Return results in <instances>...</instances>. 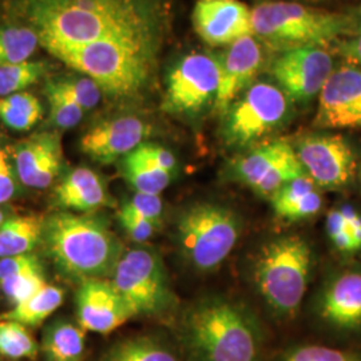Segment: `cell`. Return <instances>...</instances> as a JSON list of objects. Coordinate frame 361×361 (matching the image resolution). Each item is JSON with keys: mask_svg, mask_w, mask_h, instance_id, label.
I'll return each mask as SVG.
<instances>
[{"mask_svg": "<svg viewBox=\"0 0 361 361\" xmlns=\"http://www.w3.org/2000/svg\"><path fill=\"white\" fill-rule=\"evenodd\" d=\"M30 19L47 51L104 39H150L157 31L153 0H31Z\"/></svg>", "mask_w": 361, "mask_h": 361, "instance_id": "1", "label": "cell"}, {"mask_svg": "<svg viewBox=\"0 0 361 361\" xmlns=\"http://www.w3.org/2000/svg\"><path fill=\"white\" fill-rule=\"evenodd\" d=\"M42 238L58 269L83 281L113 274L123 255L116 235L95 216L54 214L44 221Z\"/></svg>", "mask_w": 361, "mask_h": 361, "instance_id": "2", "label": "cell"}, {"mask_svg": "<svg viewBox=\"0 0 361 361\" xmlns=\"http://www.w3.org/2000/svg\"><path fill=\"white\" fill-rule=\"evenodd\" d=\"M154 42L150 39H104L51 51L63 63L89 77L113 97L142 90L152 74Z\"/></svg>", "mask_w": 361, "mask_h": 361, "instance_id": "3", "label": "cell"}, {"mask_svg": "<svg viewBox=\"0 0 361 361\" xmlns=\"http://www.w3.org/2000/svg\"><path fill=\"white\" fill-rule=\"evenodd\" d=\"M253 37L274 51L323 47L350 32L356 22L344 13H328L295 1H261L252 8Z\"/></svg>", "mask_w": 361, "mask_h": 361, "instance_id": "4", "label": "cell"}, {"mask_svg": "<svg viewBox=\"0 0 361 361\" xmlns=\"http://www.w3.org/2000/svg\"><path fill=\"white\" fill-rule=\"evenodd\" d=\"M188 334L202 361H258L257 329L240 305L207 300L192 310Z\"/></svg>", "mask_w": 361, "mask_h": 361, "instance_id": "5", "label": "cell"}, {"mask_svg": "<svg viewBox=\"0 0 361 361\" xmlns=\"http://www.w3.org/2000/svg\"><path fill=\"white\" fill-rule=\"evenodd\" d=\"M310 245L298 235L271 241L259 252L255 280L273 310L293 314L307 292L310 271Z\"/></svg>", "mask_w": 361, "mask_h": 361, "instance_id": "6", "label": "cell"}, {"mask_svg": "<svg viewBox=\"0 0 361 361\" xmlns=\"http://www.w3.org/2000/svg\"><path fill=\"white\" fill-rule=\"evenodd\" d=\"M241 235V221L229 207L200 202L188 207L178 221L185 257L195 269L214 271L229 257Z\"/></svg>", "mask_w": 361, "mask_h": 361, "instance_id": "7", "label": "cell"}, {"mask_svg": "<svg viewBox=\"0 0 361 361\" xmlns=\"http://www.w3.org/2000/svg\"><path fill=\"white\" fill-rule=\"evenodd\" d=\"M290 114V99L271 82H253L225 113L224 141L246 147L280 129Z\"/></svg>", "mask_w": 361, "mask_h": 361, "instance_id": "8", "label": "cell"}, {"mask_svg": "<svg viewBox=\"0 0 361 361\" xmlns=\"http://www.w3.org/2000/svg\"><path fill=\"white\" fill-rule=\"evenodd\" d=\"M111 284L133 317L159 313L173 300L164 264L157 253L147 249L123 253L113 271Z\"/></svg>", "mask_w": 361, "mask_h": 361, "instance_id": "9", "label": "cell"}, {"mask_svg": "<svg viewBox=\"0 0 361 361\" xmlns=\"http://www.w3.org/2000/svg\"><path fill=\"white\" fill-rule=\"evenodd\" d=\"M219 85V55L207 52L185 55L169 73L162 109L177 116L200 114L214 104Z\"/></svg>", "mask_w": 361, "mask_h": 361, "instance_id": "10", "label": "cell"}, {"mask_svg": "<svg viewBox=\"0 0 361 361\" xmlns=\"http://www.w3.org/2000/svg\"><path fill=\"white\" fill-rule=\"evenodd\" d=\"M233 173L237 180L268 198L289 180L307 174L295 147L285 141L262 143L240 155L233 164Z\"/></svg>", "mask_w": 361, "mask_h": 361, "instance_id": "11", "label": "cell"}, {"mask_svg": "<svg viewBox=\"0 0 361 361\" xmlns=\"http://www.w3.org/2000/svg\"><path fill=\"white\" fill-rule=\"evenodd\" d=\"M334 73V59L323 47H302L280 52L271 65V75L293 102L319 97Z\"/></svg>", "mask_w": 361, "mask_h": 361, "instance_id": "12", "label": "cell"}, {"mask_svg": "<svg viewBox=\"0 0 361 361\" xmlns=\"http://www.w3.org/2000/svg\"><path fill=\"white\" fill-rule=\"evenodd\" d=\"M295 152L307 176L320 188L340 189L355 177L356 158L341 135H305L297 142Z\"/></svg>", "mask_w": 361, "mask_h": 361, "instance_id": "13", "label": "cell"}, {"mask_svg": "<svg viewBox=\"0 0 361 361\" xmlns=\"http://www.w3.org/2000/svg\"><path fill=\"white\" fill-rule=\"evenodd\" d=\"M323 129H361V68L343 66L328 78L319 94L314 119Z\"/></svg>", "mask_w": 361, "mask_h": 361, "instance_id": "14", "label": "cell"}, {"mask_svg": "<svg viewBox=\"0 0 361 361\" xmlns=\"http://www.w3.org/2000/svg\"><path fill=\"white\" fill-rule=\"evenodd\" d=\"M192 20L197 35L213 47L253 35L252 8L241 0H197Z\"/></svg>", "mask_w": 361, "mask_h": 361, "instance_id": "15", "label": "cell"}, {"mask_svg": "<svg viewBox=\"0 0 361 361\" xmlns=\"http://www.w3.org/2000/svg\"><path fill=\"white\" fill-rule=\"evenodd\" d=\"M219 56V92L213 106L219 114H225L253 83L264 63V52L257 39L250 35L238 39Z\"/></svg>", "mask_w": 361, "mask_h": 361, "instance_id": "16", "label": "cell"}, {"mask_svg": "<svg viewBox=\"0 0 361 361\" xmlns=\"http://www.w3.org/2000/svg\"><path fill=\"white\" fill-rule=\"evenodd\" d=\"M150 133V126L141 118L118 116L91 128L80 138V150L91 159L111 164L134 152Z\"/></svg>", "mask_w": 361, "mask_h": 361, "instance_id": "17", "label": "cell"}, {"mask_svg": "<svg viewBox=\"0 0 361 361\" xmlns=\"http://www.w3.org/2000/svg\"><path fill=\"white\" fill-rule=\"evenodd\" d=\"M78 323L97 334H110L133 317L111 281L85 280L77 295Z\"/></svg>", "mask_w": 361, "mask_h": 361, "instance_id": "18", "label": "cell"}, {"mask_svg": "<svg viewBox=\"0 0 361 361\" xmlns=\"http://www.w3.org/2000/svg\"><path fill=\"white\" fill-rule=\"evenodd\" d=\"M62 143L58 133H40L15 149V170L23 185L44 189L58 177L62 166Z\"/></svg>", "mask_w": 361, "mask_h": 361, "instance_id": "19", "label": "cell"}, {"mask_svg": "<svg viewBox=\"0 0 361 361\" xmlns=\"http://www.w3.org/2000/svg\"><path fill=\"white\" fill-rule=\"evenodd\" d=\"M324 319L336 326L361 324V273H345L336 279L323 297Z\"/></svg>", "mask_w": 361, "mask_h": 361, "instance_id": "20", "label": "cell"}, {"mask_svg": "<svg viewBox=\"0 0 361 361\" xmlns=\"http://www.w3.org/2000/svg\"><path fill=\"white\" fill-rule=\"evenodd\" d=\"M46 219L40 216H18L0 228V258L31 253L43 237Z\"/></svg>", "mask_w": 361, "mask_h": 361, "instance_id": "21", "label": "cell"}, {"mask_svg": "<svg viewBox=\"0 0 361 361\" xmlns=\"http://www.w3.org/2000/svg\"><path fill=\"white\" fill-rule=\"evenodd\" d=\"M63 298L65 290L62 288L46 284L35 295L1 314L0 320L22 324L25 326H37L62 305Z\"/></svg>", "mask_w": 361, "mask_h": 361, "instance_id": "22", "label": "cell"}, {"mask_svg": "<svg viewBox=\"0 0 361 361\" xmlns=\"http://www.w3.org/2000/svg\"><path fill=\"white\" fill-rule=\"evenodd\" d=\"M86 331L80 325L56 322L43 338V353L47 361H82L85 355Z\"/></svg>", "mask_w": 361, "mask_h": 361, "instance_id": "23", "label": "cell"}, {"mask_svg": "<svg viewBox=\"0 0 361 361\" xmlns=\"http://www.w3.org/2000/svg\"><path fill=\"white\" fill-rule=\"evenodd\" d=\"M122 170L135 193L159 195L168 188L171 178L170 173L158 168L138 147L123 158Z\"/></svg>", "mask_w": 361, "mask_h": 361, "instance_id": "24", "label": "cell"}, {"mask_svg": "<svg viewBox=\"0 0 361 361\" xmlns=\"http://www.w3.org/2000/svg\"><path fill=\"white\" fill-rule=\"evenodd\" d=\"M40 43L38 34L28 27H0V67L28 61Z\"/></svg>", "mask_w": 361, "mask_h": 361, "instance_id": "25", "label": "cell"}, {"mask_svg": "<svg viewBox=\"0 0 361 361\" xmlns=\"http://www.w3.org/2000/svg\"><path fill=\"white\" fill-rule=\"evenodd\" d=\"M0 116L8 128L26 131L34 128L40 119L42 104L30 92H16L0 101Z\"/></svg>", "mask_w": 361, "mask_h": 361, "instance_id": "26", "label": "cell"}, {"mask_svg": "<svg viewBox=\"0 0 361 361\" xmlns=\"http://www.w3.org/2000/svg\"><path fill=\"white\" fill-rule=\"evenodd\" d=\"M102 361H178L150 337H133L116 343L104 353Z\"/></svg>", "mask_w": 361, "mask_h": 361, "instance_id": "27", "label": "cell"}, {"mask_svg": "<svg viewBox=\"0 0 361 361\" xmlns=\"http://www.w3.org/2000/svg\"><path fill=\"white\" fill-rule=\"evenodd\" d=\"M0 355L34 360L38 356V344L25 325L0 320Z\"/></svg>", "mask_w": 361, "mask_h": 361, "instance_id": "28", "label": "cell"}, {"mask_svg": "<svg viewBox=\"0 0 361 361\" xmlns=\"http://www.w3.org/2000/svg\"><path fill=\"white\" fill-rule=\"evenodd\" d=\"M47 71L44 62L26 61L0 67V97H10L37 83Z\"/></svg>", "mask_w": 361, "mask_h": 361, "instance_id": "29", "label": "cell"}, {"mask_svg": "<svg viewBox=\"0 0 361 361\" xmlns=\"http://www.w3.org/2000/svg\"><path fill=\"white\" fill-rule=\"evenodd\" d=\"M47 99L50 104V119L59 129L77 126L83 116V109L79 107L56 82L47 85Z\"/></svg>", "mask_w": 361, "mask_h": 361, "instance_id": "30", "label": "cell"}, {"mask_svg": "<svg viewBox=\"0 0 361 361\" xmlns=\"http://www.w3.org/2000/svg\"><path fill=\"white\" fill-rule=\"evenodd\" d=\"M47 283L44 280L42 268L22 271L0 281L3 293L13 302V305L35 295Z\"/></svg>", "mask_w": 361, "mask_h": 361, "instance_id": "31", "label": "cell"}, {"mask_svg": "<svg viewBox=\"0 0 361 361\" xmlns=\"http://www.w3.org/2000/svg\"><path fill=\"white\" fill-rule=\"evenodd\" d=\"M101 183H104V180H101V177L94 170L89 168H77L74 169L56 188L55 193L59 204L67 209V207L79 195L86 193L87 190Z\"/></svg>", "mask_w": 361, "mask_h": 361, "instance_id": "32", "label": "cell"}, {"mask_svg": "<svg viewBox=\"0 0 361 361\" xmlns=\"http://www.w3.org/2000/svg\"><path fill=\"white\" fill-rule=\"evenodd\" d=\"M66 94L83 109V111L94 109L99 104L102 92L101 87L89 77L70 78L56 82Z\"/></svg>", "mask_w": 361, "mask_h": 361, "instance_id": "33", "label": "cell"}, {"mask_svg": "<svg viewBox=\"0 0 361 361\" xmlns=\"http://www.w3.org/2000/svg\"><path fill=\"white\" fill-rule=\"evenodd\" d=\"M285 361H361L352 352L340 349L326 348L320 345H310L293 349L286 355Z\"/></svg>", "mask_w": 361, "mask_h": 361, "instance_id": "34", "label": "cell"}, {"mask_svg": "<svg viewBox=\"0 0 361 361\" xmlns=\"http://www.w3.org/2000/svg\"><path fill=\"white\" fill-rule=\"evenodd\" d=\"M316 190H317V185L307 174L297 177L295 180H289L271 197L273 210H279L286 205H290L298 200H301L302 197H305L307 194L316 192Z\"/></svg>", "mask_w": 361, "mask_h": 361, "instance_id": "35", "label": "cell"}, {"mask_svg": "<svg viewBox=\"0 0 361 361\" xmlns=\"http://www.w3.org/2000/svg\"><path fill=\"white\" fill-rule=\"evenodd\" d=\"M119 221L125 232L135 243H145L153 237L158 225L149 219H143L131 207L125 204L119 210Z\"/></svg>", "mask_w": 361, "mask_h": 361, "instance_id": "36", "label": "cell"}, {"mask_svg": "<svg viewBox=\"0 0 361 361\" xmlns=\"http://www.w3.org/2000/svg\"><path fill=\"white\" fill-rule=\"evenodd\" d=\"M326 232L336 246L343 253H353L357 250L355 241L349 233L348 222L340 209L329 210L326 216Z\"/></svg>", "mask_w": 361, "mask_h": 361, "instance_id": "37", "label": "cell"}, {"mask_svg": "<svg viewBox=\"0 0 361 361\" xmlns=\"http://www.w3.org/2000/svg\"><path fill=\"white\" fill-rule=\"evenodd\" d=\"M323 207V198L319 190L307 194L296 202L274 210L276 216L286 221H300L316 216Z\"/></svg>", "mask_w": 361, "mask_h": 361, "instance_id": "38", "label": "cell"}, {"mask_svg": "<svg viewBox=\"0 0 361 361\" xmlns=\"http://www.w3.org/2000/svg\"><path fill=\"white\" fill-rule=\"evenodd\" d=\"M135 213H138L143 219H149L159 226L162 213H164V202L162 198L157 194L135 193V195L126 202Z\"/></svg>", "mask_w": 361, "mask_h": 361, "instance_id": "39", "label": "cell"}, {"mask_svg": "<svg viewBox=\"0 0 361 361\" xmlns=\"http://www.w3.org/2000/svg\"><path fill=\"white\" fill-rule=\"evenodd\" d=\"M39 268H42V265L39 262L38 257L31 253L0 258V281L13 274L30 271V269H39Z\"/></svg>", "mask_w": 361, "mask_h": 361, "instance_id": "40", "label": "cell"}, {"mask_svg": "<svg viewBox=\"0 0 361 361\" xmlns=\"http://www.w3.org/2000/svg\"><path fill=\"white\" fill-rule=\"evenodd\" d=\"M138 150L145 157H147L152 162H154L158 168L168 171L170 174H173L177 168L176 157L164 146H159L155 143L143 142L141 146H138Z\"/></svg>", "mask_w": 361, "mask_h": 361, "instance_id": "41", "label": "cell"}, {"mask_svg": "<svg viewBox=\"0 0 361 361\" xmlns=\"http://www.w3.org/2000/svg\"><path fill=\"white\" fill-rule=\"evenodd\" d=\"M16 192V180L6 152L0 147V204L13 200Z\"/></svg>", "mask_w": 361, "mask_h": 361, "instance_id": "42", "label": "cell"}, {"mask_svg": "<svg viewBox=\"0 0 361 361\" xmlns=\"http://www.w3.org/2000/svg\"><path fill=\"white\" fill-rule=\"evenodd\" d=\"M340 212L348 222L349 233L359 250L361 249V213L350 205H343L340 207Z\"/></svg>", "mask_w": 361, "mask_h": 361, "instance_id": "43", "label": "cell"}, {"mask_svg": "<svg viewBox=\"0 0 361 361\" xmlns=\"http://www.w3.org/2000/svg\"><path fill=\"white\" fill-rule=\"evenodd\" d=\"M338 52L349 63L361 66V32L356 34L353 38L343 40L338 46Z\"/></svg>", "mask_w": 361, "mask_h": 361, "instance_id": "44", "label": "cell"}, {"mask_svg": "<svg viewBox=\"0 0 361 361\" xmlns=\"http://www.w3.org/2000/svg\"><path fill=\"white\" fill-rule=\"evenodd\" d=\"M7 221L6 219V213H4V210L0 207V228L3 226V224Z\"/></svg>", "mask_w": 361, "mask_h": 361, "instance_id": "45", "label": "cell"}, {"mask_svg": "<svg viewBox=\"0 0 361 361\" xmlns=\"http://www.w3.org/2000/svg\"><path fill=\"white\" fill-rule=\"evenodd\" d=\"M361 32V11L360 16H359V19H357V23H356V34H360ZM355 34V35H356Z\"/></svg>", "mask_w": 361, "mask_h": 361, "instance_id": "46", "label": "cell"}, {"mask_svg": "<svg viewBox=\"0 0 361 361\" xmlns=\"http://www.w3.org/2000/svg\"><path fill=\"white\" fill-rule=\"evenodd\" d=\"M0 290H1V286H0Z\"/></svg>", "mask_w": 361, "mask_h": 361, "instance_id": "47", "label": "cell"}]
</instances>
